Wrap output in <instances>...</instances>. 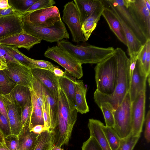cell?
Returning <instances> with one entry per match:
<instances>
[{
	"label": "cell",
	"mask_w": 150,
	"mask_h": 150,
	"mask_svg": "<svg viewBox=\"0 0 150 150\" xmlns=\"http://www.w3.org/2000/svg\"><path fill=\"white\" fill-rule=\"evenodd\" d=\"M114 53L117 61V79L114 92L108 96L101 93L96 89L94 93V101L98 106L103 103H107L114 111L129 92L130 82L129 59L120 48L115 49Z\"/></svg>",
	"instance_id": "cell-1"
},
{
	"label": "cell",
	"mask_w": 150,
	"mask_h": 150,
	"mask_svg": "<svg viewBox=\"0 0 150 150\" xmlns=\"http://www.w3.org/2000/svg\"><path fill=\"white\" fill-rule=\"evenodd\" d=\"M58 111L56 124L52 131L54 146L60 147L69 143L74 125L77 120V111L58 83Z\"/></svg>",
	"instance_id": "cell-2"
},
{
	"label": "cell",
	"mask_w": 150,
	"mask_h": 150,
	"mask_svg": "<svg viewBox=\"0 0 150 150\" xmlns=\"http://www.w3.org/2000/svg\"><path fill=\"white\" fill-rule=\"evenodd\" d=\"M57 44L81 64H97L112 54L115 49L112 47L103 48L91 45H76L62 40L57 42Z\"/></svg>",
	"instance_id": "cell-3"
},
{
	"label": "cell",
	"mask_w": 150,
	"mask_h": 150,
	"mask_svg": "<svg viewBox=\"0 0 150 150\" xmlns=\"http://www.w3.org/2000/svg\"><path fill=\"white\" fill-rule=\"evenodd\" d=\"M94 70L96 90L104 94L112 95L115 91L117 79V61L114 52L96 64Z\"/></svg>",
	"instance_id": "cell-4"
},
{
	"label": "cell",
	"mask_w": 150,
	"mask_h": 150,
	"mask_svg": "<svg viewBox=\"0 0 150 150\" xmlns=\"http://www.w3.org/2000/svg\"><path fill=\"white\" fill-rule=\"evenodd\" d=\"M23 31L42 40L52 42L69 39V34L61 20L50 27L37 26L30 22L24 15L22 18Z\"/></svg>",
	"instance_id": "cell-5"
},
{
	"label": "cell",
	"mask_w": 150,
	"mask_h": 150,
	"mask_svg": "<svg viewBox=\"0 0 150 150\" xmlns=\"http://www.w3.org/2000/svg\"><path fill=\"white\" fill-rule=\"evenodd\" d=\"M131 104L129 92L113 112L115 125L113 128L122 139L129 136L132 132Z\"/></svg>",
	"instance_id": "cell-6"
},
{
	"label": "cell",
	"mask_w": 150,
	"mask_h": 150,
	"mask_svg": "<svg viewBox=\"0 0 150 150\" xmlns=\"http://www.w3.org/2000/svg\"><path fill=\"white\" fill-rule=\"evenodd\" d=\"M44 55L64 67L71 76L78 79L83 76L82 64L60 47L56 46L49 47Z\"/></svg>",
	"instance_id": "cell-7"
},
{
	"label": "cell",
	"mask_w": 150,
	"mask_h": 150,
	"mask_svg": "<svg viewBox=\"0 0 150 150\" xmlns=\"http://www.w3.org/2000/svg\"><path fill=\"white\" fill-rule=\"evenodd\" d=\"M125 6L147 39H150V11L145 0H126Z\"/></svg>",
	"instance_id": "cell-8"
},
{
	"label": "cell",
	"mask_w": 150,
	"mask_h": 150,
	"mask_svg": "<svg viewBox=\"0 0 150 150\" xmlns=\"http://www.w3.org/2000/svg\"><path fill=\"white\" fill-rule=\"evenodd\" d=\"M62 19L68 26L75 42H85L86 40L82 30V23L79 11L73 1L69 2L64 6Z\"/></svg>",
	"instance_id": "cell-9"
},
{
	"label": "cell",
	"mask_w": 150,
	"mask_h": 150,
	"mask_svg": "<svg viewBox=\"0 0 150 150\" xmlns=\"http://www.w3.org/2000/svg\"><path fill=\"white\" fill-rule=\"evenodd\" d=\"M25 16L33 24L43 27L52 26L62 20L58 8L54 6L27 13Z\"/></svg>",
	"instance_id": "cell-10"
},
{
	"label": "cell",
	"mask_w": 150,
	"mask_h": 150,
	"mask_svg": "<svg viewBox=\"0 0 150 150\" xmlns=\"http://www.w3.org/2000/svg\"><path fill=\"white\" fill-rule=\"evenodd\" d=\"M146 91H142L132 102V132L135 135H141L145 120Z\"/></svg>",
	"instance_id": "cell-11"
},
{
	"label": "cell",
	"mask_w": 150,
	"mask_h": 150,
	"mask_svg": "<svg viewBox=\"0 0 150 150\" xmlns=\"http://www.w3.org/2000/svg\"><path fill=\"white\" fill-rule=\"evenodd\" d=\"M105 4L113 9L125 23L132 31L142 45L147 39L134 21L127 8L124 6L118 5L113 0H105Z\"/></svg>",
	"instance_id": "cell-12"
},
{
	"label": "cell",
	"mask_w": 150,
	"mask_h": 150,
	"mask_svg": "<svg viewBox=\"0 0 150 150\" xmlns=\"http://www.w3.org/2000/svg\"><path fill=\"white\" fill-rule=\"evenodd\" d=\"M2 96L6 108L11 133L18 135L23 128L21 110L17 106L10 93Z\"/></svg>",
	"instance_id": "cell-13"
},
{
	"label": "cell",
	"mask_w": 150,
	"mask_h": 150,
	"mask_svg": "<svg viewBox=\"0 0 150 150\" xmlns=\"http://www.w3.org/2000/svg\"><path fill=\"white\" fill-rule=\"evenodd\" d=\"M4 71L16 85L29 87L32 75L30 69L22 65L13 63L7 64Z\"/></svg>",
	"instance_id": "cell-14"
},
{
	"label": "cell",
	"mask_w": 150,
	"mask_h": 150,
	"mask_svg": "<svg viewBox=\"0 0 150 150\" xmlns=\"http://www.w3.org/2000/svg\"><path fill=\"white\" fill-rule=\"evenodd\" d=\"M23 17L0 16V40L23 32Z\"/></svg>",
	"instance_id": "cell-15"
},
{
	"label": "cell",
	"mask_w": 150,
	"mask_h": 150,
	"mask_svg": "<svg viewBox=\"0 0 150 150\" xmlns=\"http://www.w3.org/2000/svg\"><path fill=\"white\" fill-rule=\"evenodd\" d=\"M42 40L23 31V32L0 40V45L17 48H23L28 51Z\"/></svg>",
	"instance_id": "cell-16"
},
{
	"label": "cell",
	"mask_w": 150,
	"mask_h": 150,
	"mask_svg": "<svg viewBox=\"0 0 150 150\" xmlns=\"http://www.w3.org/2000/svg\"><path fill=\"white\" fill-rule=\"evenodd\" d=\"M147 78L143 65L138 59L130 79L129 92L132 102L141 92L146 91Z\"/></svg>",
	"instance_id": "cell-17"
},
{
	"label": "cell",
	"mask_w": 150,
	"mask_h": 150,
	"mask_svg": "<svg viewBox=\"0 0 150 150\" xmlns=\"http://www.w3.org/2000/svg\"><path fill=\"white\" fill-rule=\"evenodd\" d=\"M30 69L33 76L40 81L53 95H58V78L53 72L36 68Z\"/></svg>",
	"instance_id": "cell-18"
},
{
	"label": "cell",
	"mask_w": 150,
	"mask_h": 150,
	"mask_svg": "<svg viewBox=\"0 0 150 150\" xmlns=\"http://www.w3.org/2000/svg\"><path fill=\"white\" fill-rule=\"evenodd\" d=\"M31 103V109L29 121L30 130L36 125H44L42 106L43 98L37 96L30 90Z\"/></svg>",
	"instance_id": "cell-19"
},
{
	"label": "cell",
	"mask_w": 150,
	"mask_h": 150,
	"mask_svg": "<svg viewBox=\"0 0 150 150\" xmlns=\"http://www.w3.org/2000/svg\"><path fill=\"white\" fill-rule=\"evenodd\" d=\"M102 15L119 40L127 45L125 34L121 23L112 11L105 5Z\"/></svg>",
	"instance_id": "cell-20"
},
{
	"label": "cell",
	"mask_w": 150,
	"mask_h": 150,
	"mask_svg": "<svg viewBox=\"0 0 150 150\" xmlns=\"http://www.w3.org/2000/svg\"><path fill=\"white\" fill-rule=\"evenodd\" d=\"M39 134L31 131L29 122L23 126L18 135V150H32L36 143Z\"/></svg>",
	"instance_id": "cell-21"
},
{
	"label": "cell",
	"mask_w": 150,
	"mask_h": 150,
	"mask_svg": "<svg viewBox=\"0 0 150 150\" xmlns=\"http://www.w3.org/2000/svg\"><path fill=\"white\" fill-rule=\"evenodd\" d=\"M103 125L98 120L89 119L88 126L90 136L96 139L103 150H112L103 130Z\"/></svg>",
	"instance_id": "cell-22"
},
{
	"label": "cell",
	"mask_w": 150,
	"mask_h": 150,
	"mask_svg": "<svg viewBox=\"0 0 150 150\" xmlns=\"http://www.w3.org/2000/svg\"><path fill=\"white\" fill-rule=\"evenodd\" d=\"M75 104L78 112L85 114L88 112L89 108L86 99L87 87L82 80H76L74 82Z\"/></svg>",
	"instance_id": "cell-23"
},
{
	"label": "cell",
	"mask_w": 150,
	"mask_h": 150,
	"mask_svg": "<svg viewBox=\"0 0 150 150\" xmlns=\"http://www.w3.org/2000/svg\"><path fill=\"white\" fill-rule=\"evenodd\" d=\"M82 23L103 3V0H74Z\"/></svg>",
	"instance_id": "cell-24"
},
{
	"label": "cell",
	"mask_w": 150,
	"mask_h": 150,
	"mask_svg": "<svg viewBox=\"0 0 150 150\" xmlns=\"http://www.w3.org/2000/svg\"><path fill=\"white\" fill-rule=\"evenodd\" d=\"M103 3L98 7L93 13L82 24V30L86 41H87L96 28L105 7Z\"/></svg>",
	"instance_id": "cell-25"
},
{
	"label": "cell",
	"mask_w": 150,
	"mask_h": 150,
	"mask_svg": "<svg viewBox=\"0 0 150 150\" xmlns=\"http://www.w3.org/2000/svg\"><path fill=\"white\" fill-rule=\"evenodd\" d=\"M59 85L71 103L75 105L74 96L75 80L68 76L67 72L61 77H57Z\"/></svg>",
	"instance_id": "cell-26"
},
{
	"label": "cell",
	"mask_w": 150,
	"mask_h": 150,
	"mask_svg": "<svg viewBox=\"0 0 150 150\" xmlns=\"http://www.w3.org/2000/svg\"><path fill=\"white\" fill-rule=\"evenodd\" d=\"M10 93L21 110L30 98L29 88L21 85H16Z\"/></svg>",
	"instance_id": "cell-27"
},
{
	"label": "cell",
	"mask_w": 150,
	"mask_h": 150,
	"mask_svg": "<svg viewBox=\"0 0 150 150\" xmlns=\"http://www.w3.org/2000/svg\"><path fill=\"white\" fill-rule=\"evenodd\" d=\"M46 95L50 118L51 129L54 128L57 122L58 111V95H54L46 87Z\"/></svg>",
	"instance_id": "cell-28"
},
{
	"label": "cell",
	"mask_w": 150,
	"mask_h": 150,
	"mask_svg": "<svg viewBox=\"0 0 150 150\" xmlns=\"http://www.w3.org/2000/svg\"><path fill=\"white\" fill-rule=\"evenodd\" d=\"M54 141L52 132L44 130L39 134L32 150H51L54 146Z\"/></svg>",
	"instance_id": "cell-29"
},
{
	"label": "cell",
	"mask_w": 150,
	"mask_h": 150,
	"mask_svg": "<svg viewBox=\"0 0 150 150\" xmlns=\"http://www.w3.org/2000/svg\"><path fill=\"white\" fill-rule=\"evenodd\" d=\"M2 46L10 54L21 64L29 69L35 68L33 59L23 54L18 50V48Z\"/></svg>",
	"instance_id": "cell-30"
},
{
	"label": "cell",
	"mask_w": 150,
	"mask_h": 150,
	"mask_svg": "<svg viewBox=\"0 0 150 150\" xmlns=\"http://www.w3.org/2000/svg\"><path fill=\"white\" fill-rule=\"evenodd\" d=\"M103 130L112 150H116L118 148L121 138L113 128L107 127L103 125Z\"/></svg>",
	"instance_id": "cell-31"
},
{
	"label": "cell",
	"mask_w": 150,
	"mask_h": 150,
	"mask_svg": "<svg viewBox=\"0 0 150 150\" xmlns=\"http://www.w3.org/2000/svg\"><path fill=\"white\" fill-rule=\"evenodd\" d=\"M16 84L6 74L4 70H0V94L5 95L10 93Z\"/></svg>",
	"instance_id": "cell-32"
},
{
	"label": "cell",
	"mask_w": 150,
	"mask_h": 150,
	"mask_svg": "<svg viewBox=\"0 0 150 150\" xmlns=\"http://www.w3.org/2000/svg\"><path fill=\"white\" fill-rule=\"evenodd\" d=\"M99 107L100 108L103 115L105 123V126L113 128L115 125L114 111L112 107L108 103H103Z\"/></svg>",
	"instance_id": "cell-33"
},
{
	"label": "cell",
	"mask_w": 150,
	"mask_h": 150,
	"mask_svg": "<svg viewBox=\"0 0 150 150\" xmlns=\"http://www.w3.org/2000/svg\"><path fill=\"white\" fill-rule=\"evenodd\" d=\"M141 135H135L132 133L127 137L122 139L116 150H133Z\"/></svg>",
	"instance_id": "cell-34"
},
{
	"label": "cell",
	"mask_w": 150,
	"mask_h": 150,
	"mask_svg": "<svg viewBox=\"0 0 150 150\" xmlns=\"http://www.w3.org/2000/svg\"><path fill=\"white\" fill-rule=\"evenodd\" d=\"M38 0H8V1L11 7L17 11L26 13V11Z\"/></svg>",
	"instance_id": "cell-35"
},
{
	"label": "cell",
	"mask_w": 150,
	"mask_h": 150,
	"mask_svg": "<svg viewBox=\"0 0 150 150\" xmlns=\"http://www.w3.org/2000/svg\"><path fill=\"white\" fill-rule=\"evenodd\" d=\"M55 1L53 0H38L25 12L26 13L53 6Z\"/></svg>",
	"instance_id": "cell-36"
},
{
	"label": "cell",
	"mask_w": 150,
	"mask_h": 150,
	"mask_svg": "<svg viewBox=\"0 0 150 150\" xmlns=\"http://www.w3.org/2000/svg\"><path fill=\"white\" fill-rule=\"evenodd\" d=\"M42 108L44 122V129L45 130H51V122L47 103L46 97V89L45 95L43 98Z\"/></svg>",
	"instance_id": "cell-37"
},
{
	"label": "cell",
	"mask_w": 150,
	"mask_h": 150,
	"mask_svg": "<svg viewBox=\"0 0 150 150\" xmlns=\"http://www.w3.org/2000/svg\"><path fill=\"white\" fill-rule=\"evenodd\" d=\"M31 109V103L30 98L21 110V121L23 127L29 122Z\"/></svg>",
	"instance_id": "cell-38"
},
{
	"label": "cell",
	"mask_w": 150,
	"mask_h": 150,
	"mask_svg": "<svg viewBox=\"0 0 150 150\" xmlns=\"http://www.w3.org/2000/svg\"><path fill=\"white\" fill-rule=\"evenodd\" d=\"M0 132L4 137L11 134L8 118L0 112Z\"/></svg>",
	"instance_id": "cell-39"
},
{
	"label": "cell",
	"mask_w": 150,
	"mask_h": 150,
	"mask_svg": "<svg viewBox=\"0 0 150 150\" xmlns=\"http://www.w3.org/2000/svg\"><path fill=\"white\" fill-rule=\"evenodd\" d=\"M4 144L9 150H18V135L11 134L4 138Z\"/></svg>",
	"instance_id": "cell-40"
},
{
	"label": "cell",
	"mask_w": 150,
	"mask_h": 150,
	"mask_svg": "<svg viewBox=\"0 0 150 150\" xmlns=\"http://www.w3.org/2000/svg\"><path fill=\"white\" fill-rule=\"evenodd\" d=\"M81 148L82 150H103L96 139L91 136L83 143Z\"/></svg>",
	"instance_id": "cell-41"
},
{
	"label": "cell",
	"mask_w": 150,
	"mask_h": 150,
	"mask_svg": "<svg viewBox=\"0 0 150 150\" xmlns=\"http://www.w3.org/2000/svg\"><path fill=\"white\" fill-rule=\"evenodd\" d=\"M32 60L35 68L47 70L53 72L56 67L51 62L47 61L33 59Z\"/></svg>",
	"instance_id": "cell-42"
},
{
	"label": "cell",
	"mask_w": 150,
	"mask_h": 150,
	"mask_svg": "<svg viewBox=\"0 0 150 150\" xmlns=\"http://www.w3.org/2000/svg\"><path fill=\"white\" fill-rule=\"evenodd\" d=\"M146 55L143 67L147 77L150 75V39H148L146 43Z\"/></svg>",
	"instance_id": "cell-43"
},
{
	"label": "cell",
	"mask_w": 150,
	"mask_h": 150,
	"mask_svg": "<svg viewBox=\"0 0 150 150\" xmlns=\"http://www.w3.org/2000/svg\"><path fill=\"white\" fill-rule=\"evenodd\" d=\"M26 14L17 11L11 7L6 9H0V16L14 15L23 17Z\"/></svg>",
	"instance_id": "cell-44"
},
{
	"label": "cell",
	"mask_w": 150,
	"mask_h": 150,
	"mask_svg": "<svg viewBox=\"0 0 150 150\" xmlns=\"http://www.w3.org/2000/svg\"><path fill=\"white\" fill-rule=\"evenodd\" d=\"M146 125L144 132V137L148 143L150 141V111L149 110L146 115Z\"/></svg>",
	"instance_id": "cell-45"
},
{
	"label": "cell",
	"mask_w": 150,
	"mask_h": 150,
	"mask_svg": "<svg viewBox=\"0 0 150 150\" xmlns=\"http://www.w3.org/2000/svg\"><path fill=\"white\" fill-rule=\"evenodd\" d=\"M0 52L5 59L7 64L9 63H13L22 65L13 57L4 48L3 46L0 45Z\"/></svg>",
	"instance_id": "cell-46"
},
{
	"label": "cell",
	"mask_w": 150,
	"mask_h": 150,
	"mask_svg": "<svg viewBox=\"0 0 150 150\" xmlns=\"http://www.w3.org/2000/svg\"><path fill=\"white\" fill-rule=\"evenodd\" d=\"M146 55V43L143 45L138 54V59L142 65L144 64Z\"/></svg>",
	"instance_id": "cell-47"
},
{
	"label": "cell",
	"mask_w": 150,
	"mask_h": 150,
	"mask_svg": "<svg viewBox=\"0 0 150 150\" xmlns=\"http://www.w3.org/2000/svg\"><path fill=\"white\" fill-rule=\"evenodd\" d=\"M0 112L8 118L6 106L1 95L0 94Z\"/></svg>",
	"instance_id": "cell-48"
},
{
	"label": "cell",
	"mask_w": 150,
	"mask_h": 150,
	"mask_svg": "<svg viewBox=\"0 0 150 150\" xmlns=\"http://www.w3.org/2000/svg\"><path fill=\"white\" fill-rule=\"evenodd\" d=\"M44 129V125H38L33 127L30 130L34 132L39 134Z\"/></svg>",
	"instance_id": "cell-49"
},
{
	"label": "cell",
	"mask_w": 150,
	"mask_h": 150,
	"mask_svg": "<svg viewBox=\"0 0 150 150\" xmlns=\"http://www.w3.org/2000/svg\"><path fill=\"white\" fill-rule=\"evenodd\" d=\"M11 7L9 5L8 0H0V9H4Z\"/></svg>",
	"instance_id": "cell-50"
},
{
	"label": "cell",
	"mask_w": 150,
	"mask_h": 150,
	"mask_svg": "<svg viewBox=\"0 0 150 150\" xmlns=\"http://www.w3.org/2000/svg\"><path fill=\"white\" fill-rule=\"evenodd\" d=\"M53 72L54 75L57 77L62 76L64 74V72L59 68L56 67L54 69Z\"/></svg>",
	"instance_id": "cell-51"
},
{
	"label": "cell",
	"mask_w": 150,
	"mask_h": 150,
	"mask_svg": "<svg viewBox=\"0 0 150 150\" xmlns=\"http://www.w3.org/2000/svg\"><path fill=\"white\" fill-rule=\"evenodd\" d=\"M7 64H4L0 59V70H5L7 68Z\"/></svg>",
	"instance_id": "cell-52"
},
{
	"label": "cell",
	"mask_w": 150,
	"mask_h": 150,
	"mask_svg": "<svg viewBox=\"0 0 150 150\" xmlns=\"http://www.w3.org/2000/svg\"><path fill=\"white\" fill-rule=\"evenodd\" d=\"M145 1L146 8L150 11V0H145Z\"/></svg>",
	"instance_id": "cell-53"
},
{
	"label": "cell",
	"mask_w": 150,
	"mask_h": 150,
	"mask_svg": "<svg viewBox=\"0 0 150 150\" xmlns=\"http://www.w3.org/2000/svg\"><path fill=\"white\" fill-rule=\"evenodd\" d=\"M51 150H63V149L61 148V147L56 146H53Z\"/></svg>",
	"instance_id": "cell-54"
},
{
	"label": "cell",
	"mask_w": 150,
	"mask_h": 150,
	"mask_svg": "<svg viewBox=\"0 0 150 150\" xmlns=\"http://www.w3.org/2000/svg\"><path fill=\"white\" fill-rule=\"evenodd\" d=\"M0 142L3 144L5 145L4 144V137L2 133L0 132Z\"/></svg>",
	"instance_id": "cell-55"
},
{
	"label": "cell",
	"mask_w": 150,
	"mask_h": 150,
	"mask_svg": "<svg viewBox=\"0 0 150 150\" xmlns=\"http://www.w3.org/2000/svg\"><path fill=\"white\" fill-rule=\"evenodd\" d=\"M0 150H9L7 147L4 144L0 145Z\"/></svg>",
	"instance_id": "cell-56"
},
{
	"label": "cell",
	"mask_w": 150,
	"mask_h": 150,
	"mask_svg": "<svg viewBox=\"0 0 150 150\" xmlns=\"http://www.w3.org/2000/svg\"><path fill=\"white\" fill-rule=\"evenodd\" d=\"M2 144L1 142H0V145Z\"/></svg>",
	"instance_id": "cell-57"
}]
</instances>
